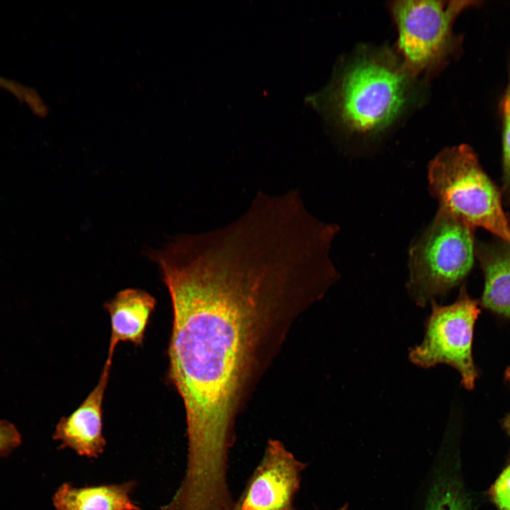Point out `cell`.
I'll list each match as a JSON object with an SVG mask.
<instances>
[{"instance_id":"obj_5","label":"cell","mask_w":510,"mask_h":510,"mask_svg":"<svg viewBox=\"0 0 510 510\" xmlns=\"http://www.w3.org/2000/svg\"><path fill=\"white\" fill-rule=\"evenodd\" d=\"M479 1H395L390 10L397 26V50L407 69L416 77L441 69L459 54L462 38L453 24Z\"/></svg>"},{"instance_id":"obj_10","label":"cell","mask_w":510,"mask_h":510,"mask_svg":"<svg viewBox=\"0 0 510 510\" xmlns=\"http://www.w3.org/2000/svg\"><path fill=\"white\" fill-rule=\"evenodd\" d=\"M475 254L484 276L482 305L510 319V244L501 239L480 242Z\"/></svg>"},{"instance_id":"obj_2","label":"cell","mask_w":510,"mask_h":510,"mask_svg":"<svg viewBox=\"0 0 510 510\" xmlns=\"http://www.w3.org/2000/svg\"><path fill=\"white\" fill-rule=\"evenodd\" d=\"M419 78L387 47H362L349 57L333 103L338 123L352 136L370 138L391 128L417 101Z\"/></svg>"},{"instance_id":"obj_7","label":"cell","mask_w":510,"mask_h":510,"mask_svg":"<svg viewBox=\"0 0 510 510\" xmlns=\"http://www.w3.org/2000/svg\"><path fill=\"white\" fill-rule=\"evenodd\" d=\"M307 465L281 441L268 440L261 460L232 510H295V496Z\"/></svg>"},{"instance_id":"obj_13","label":"cell","mask_w":510,"mask_h":510,"mask_svg":"<svg viewBox=\"0 0 510 510\" xmlns=\"http://www.w3.org/2000/svg\"><path fill=\"white\" fill-rule=\"evenodd\" d=\"M502 143V186L501 192L505 203L510 205V62L508 83L500 101Z\"/></svg>"},{"instance_id":"obj_1","label":"cell","mask_w":510,"mask_h":510,"mask_svg":"<svg viewBox=\"0 0 510 510\" xmlns=\"http://www.w3.org/2000/svg\"><path fill=\"white\" fill-rule=\"evenodd\" d=\"M148 256L171 297L167 379L183 402L187 451L220 458L268 334L285 312L319 299L317 256L291 229L249 215Z\"/></svg>"},{"instance_id":"obj_8","label":"cell","mask_w":510,"mask_h":510,"mask_svg":"<svg viewBox=\"0 0 510 510\" xmlns=\"http://www.w3.org/2000/svg\"><path fill=\"white\" fill-rule=\"evenodd\" d=\"M113 360L106 358L98 383L81 404L57 423L53 439L59 449L69 448L78 455L97 458L105 450L103 434V402Z\"/></svg>"},{"instance_id":"obj_3","label":"cell","mask_w":510,"mask_h":510,"mask_svg":"<svg viewBox=\"0 0 510 510\" xmlns=\"http://www.w3.org/2000/svg\"><path fill=\"white\" fill-rule=\"evenodd\" d=\"M430 193L443 208L474 227H482L510 244V223L501 190L465 144L447 147L428 167Z\"/></svg>"},{"instance_id":"obj_15","label":"cell","mask_w":510,"mask_h":510,"mask_svg":"<svg viewBox=\"0 0 510 510\" xmlns=\"http://www.w3.org/2000/svg\"><path fill=\"white\" fill-rule=\"evenodd\" d=\"M21 442V434L11 423L0 420V458L10 453Z\"/></svg>"},{"instance_id":"obj_6","label":"cell","mask_w":510,"mask_h":510,"mask_svg":"<svg viewBox=\"0 0 510 510\" xmlns=\"http://www.w3.org/2000/svg\"><path fill=\"white\" fill-rule=\"evenodd\" d=\"M431 302L423 341L410 349L409 358L423 368L439 363L449 365L460 374L463 387L472 390L478 377L472 351L475 324L480 313L478 302L463 285L453 303Z\"/></svg>"},{"instance_id":"obj_11","label":"cell","mask_w":510,"mask_h":510,"mask_svg":"<svg viewBox=\"0 0 510 510\" xmlns=\"http://www.w3.org/2000/svg\"><path fill=\"white\" fill-rule=\"evenodd\" d=\"M135 481L76 487L62 483L52 497L56 510H142L130 495Z\"/></svg>"},{"instance_id":"obj_9","label":"cell","mask_w":510,"mask_h":510,"mask_svg":"<svg viewBox=\"0 0 510 510\" xmlns=\"http://www.w3.org/2000/svg\"><path fill=\"white\" fill-rule=\"evenodd\" d=\"M156 305V299L149 293L134 288L118 292L104 304L110 320L107 358L113 359L120 342H131L136 347L142 345L145 330Z\"/></svg>"},{"instance_id":"obj_14","label":"cell","mask_w":510,"mask_h":510,"mask_svg":"<svg viewBox=\"0 0 510 510\" xmlns=\"http://www.w3.org/2000/svg\"><path fill=\"white\" fill-rule=\"evenodd\" d=\"M492 493L500 510H510V465L500 475L492 487Z\"/></svg>"},{"instance_id":"obj_16","label":"cell","mask_w":510,"mask_h":510,"mask_svg":"<svg viewBox=\"0 0 510 510\" xmlns=\"http://www.w3.org/2000/svg\"><path fill=\"white\" fill-rule=\"evenodd\" d=\"M505 379L510 385V366L505 371Z\"/></svg>"},{"instance_id":"obj_12","label":"cell","mask_w":510,"mask_h":510,"mask_svg":"<svg viewBox=\"0 0 510 510\" xmlns=\"http://www.w3.org/2000/svg\"><path fill=\"white\" fill-rule=\"evenodd\" d=\"M447 448L441 449L434 466L424 510H470L471 500Z\"/></svg>"},{"instance_id":"obj_4","label":"cell","mask_w":510,"mask_h":510,"mask_svg":"<svg viewBox=\"0 0 510 510\" xmlns=\"http://www.w3.org/2000/svg\"><path fill=\"white\" fill-rule=\"evenodd\" d=\"M475 229L439 208L409 250L407 290L420 307L447 294L471 271Z\"/></svg>"},{"instance_id":"obj_17","label":"cell","mask_w":510,"mask_h":510,"mask_svg":"<svg viewBox=\"0 0 510 510\" xmlns=\"http://www.w3.org/2000/svg\"><path fill=\"white\" fill-rule=\"evenodd\" d=\"M506 426H507V428H508V430H509V433H510V416H509V417L506 419Z\"/></svg>"}]
</instances>
